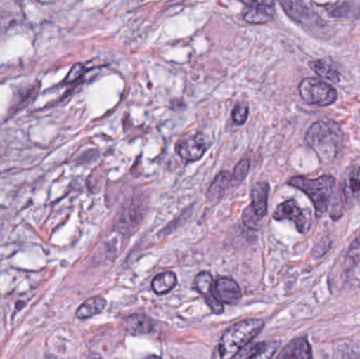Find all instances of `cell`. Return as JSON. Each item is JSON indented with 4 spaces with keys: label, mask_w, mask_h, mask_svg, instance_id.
Masks as SVG:
<instances>
[{
    "label": "cell",
    "mask_w": 360,
    "mask_h": 359,
    "mask_svg": "<svg viewBox=\"0 0 360 359\" xmlns=\"http://www.w3.org/2000/svg\"><path fill=\"white\" fill-rule=\"evenodd\" d=\"M342 141V130L331 120L315 122L306 135V143L323 164H329L338 157Z\"/></svg>",
    "instance_id": "cell-1"
},
{
    "label": "cell",
    "mask_w": 360,
    "mask_h": 359,
    "mask_svg": "<svg viewBox=\"0 0 360 359\" xmlns=\"http://www.w3.org/2000/svg\"><path fill=\"white\" fill-rule=\"evenodd\" d=\"M264 320L257 318L243 320L228 329L214 352V359H233L264 329Z\"/></svg>",
    "instance_id": "cell-2"
},
{
    "label": "cell",
    "mask_w": 360,
    "mask_h": 359,
    "mask_svg": "<svg viewBox=\"0 0 360 359\" xmlns=\"http://www.w3.org/2000/svg\"><path fill=\"white\" fill-rule=\"evenodd\" d=\"M289 183L292 187L304 192L312 200L319 212L328 213L332 207H335L338 192L333 177L321 176L316 179L294 177Z\"/></svg>",
    "instance_id": "cell-3"
},
{
    "label": "cell",
    "mask_w": 360,
    "mask_h": 359,
    "mask_svg": "<svg viewBox=\"0 0 360 359\" xmlns=\"http://www.w3.org/2000/svg\"><path fill=\"white\" fill-rule=\"evenodd\" d=\"M270 187L268 183H258L251 192V206L248 207L243 214V221L245 227L251 230L259 229L262 219L268 211V197Z\"/></svg>",
    "instance_id": "cell-4"
},
{
    "label": "cell",
    "mask_w": 360,
    "mask_h": 359,
    "mask_svg": "<svg viewBox=\"0 0 360 359\" xmlns=\"http://www.w3.org/2000/svg\"><path fill=\"white\" fill-rule=\"evenodd\" d=\"M300 97L311 105H332L338 99L335 89L317 78H306L300 84Z\"/></svg>",
    "instance_id": "cell-5"
},
{
    "label": "cell",
    "mask_w": 360,
    "mask_h": 359,
    "mask_svg": "<svg viewBox=\"0 0 360 359\" xmlns=\"http://www.w3.org/2000/svg\"><path fill=\"white\" fill-rule=\"evenodd\" d=\"M273 217L276 221H293L300 233H307L312 226V217L308 210H304L298 206L295 200H287L277 207Z\"/></svg>",
    "instance_id": "cell-6"
},
{
    "label": "cell",
    "mask_w": 360,
    "mask_h": 359,
    "mask_svg": "<svg viewBox=\"0 0 360 359\" xmlns=\"http://www.w3.org/2000/svg\"><path fill=\"white\" fill-rule=\"evenodd\" d=\"M207 148V139L202 134L184 135L176 143L177 154L188 162L200 159Z\"/></svg>",
    "instance_id": "cell-7"
},
{
    "label": "cell",
    "mask_w": 360,
    "mask_h": 359,
    "mask_svg": "<svg viewBox=\"0 0 360 359\" xmlns=\"http://www.w3.org/2000/svg\"><path fill=\"white\" fill-rule=\"evenodd\" d=\"M213 293L215 299L222 305H236L241 299L240 288L231 278H217L213 284Z\"/></svg>",
    "instance_id": "cell-8"
},
{
    "label": "cell",
    "mask_w": 360,
    "mask_h": 359,
    "mask_svg": "<svg viewBox=\"0 0 360 359\" xmlns=\"http://www.w3.org/2000/svg\"><path fill=\"white\" fill-rule=\"evenodd\" d=\"M247 11L243 14V19L249 23H266L275 17V6L273 1H249L243 2Z\"/></svg>",
    "instance_id": "cell-9"
},
{
    "label": "cell",
    "mask_w": 360,
    "mask_h": 359,
    "mask_svg": "<svg viewBox=\"0 0 360 359\" xmlns=\"http://www.w3.org/2000/svg\"><path fill=\"white\" fill-rule=\"evenodd\" d=\"M213 278L209 272H201L195 278L194 287L197 292L205 299V303L209 306L212 312L215 314H221L224 312V305L220 303L214 296Z\"/></svg>",
    "instance_id": "cell-10"
},
{
    "label": "cell",
    "mask_w": 360,
    "mask_h": 359,
    "mask_svg": "<svg viewBox=\"0 0 360 359\" xmlns=\"http://www.w3.org/2000/svg\"><path fill=\"white\" fill-rule=\"evenodd\" d=\"M312 352L308 341L304 337L294 339L288 344L277 359H311Z\"/></svg>",
    "instance_id": "cell-11"
},
{
    "label": "cell",
    "mask_w": 360,
    "mask_h": 359,
    "mask_svg": "<svg viewBox=\"0 0 360 359\" xmlns=\"http://www.w3.org/2000/svg\"><path fill=\"white\" fill-rule=\"evenodd\" d=\"M342 192L348 200L360 196V158L351 166L345 177Z\"/></svg>",
    "instance_id": "cell-12"
},
{
    "label": "cell",
    "mask_w": 360,
    "mask_h": 359,
    "mask_svg": "<svg viewBox=\"0 0 360 359\" xmlns=\"http://www.w3.org/2000/svg\"><path fill=\"white\" fill-rule=\"evenodd\" d=\"M310 67L321 77L329 79L330 81H340V72L329 59H317V60L311 61Z\"/></svg>",
    "instance_id": "cell-13"
},
{
    "label": "cell",
    "mask_w": 360,
    "mask_h": 359,
    "mask_svg": "<svg viewBox=\"0 0 360 359\" xmlns=\"http://www.w3.org/2000/svg\"><path fill=\"white\" fill-rule=\"evenodd\" d=\"M105 306H107V301L105 299L101 296L93 297L80 306L79 309L76 312V318L79 320L93 318L101 313L105 309Z\"/></svg>",
    "instance_id": "cell-14"
},
{
    "label": "cell",
    "mask_w": 360,
    "mask_h": 359,
    "mask_svg": "<svg viewBox=\"0 0 360 359\" xmlns=\"http://www.w3.org/2000/svg\"><path fill=\"white\" fill-rule=\"evenodd\" d=\"M124 327L131 334H147L153 326L147 316L132 315L124 320Z\"/></svg>",
    "instance_id": "cell-15"
},
{
    "label": "cell",
    "mask_w": 360,
    "mask_h": 359,
    "mask_svg": "<svg viewBox=\"0 0 360 359\" xmlns=\"http://www.w3.org/2000/svg\"><path fill=\"white\" fill-rule=\"evenodd\" d=\"M177 284V278L173 272H164L158 274L152 282L154 292L158 295L167 294L174 289Z\"/></svg>",
    "instance_id": "cell-16"
},
{
    "label": "cell",
    "mask_w": 360,
    "mask_h": 359,
    "mask_svg": "<svg viewBox=\"0 0 360 359\" xmlns=\"http://www.w3.org/2000/svg\"><path fill=\"white\" fill-rule=\"evenodd\" d=\"M281 6L289 16L300 22H306L307 19L310 18V8L306 6V4L300 1H281Z\"/></svg>",
    "instance_id": "cell-17"
},
{
    "label": "cell",
    "mask_w": 360,
    "mask_h": 359,
    "mask_svg": "<svg viewBox=\"0 0 360 359\" xmlns=\"http://www.w3.org/2000/svg\"><path fill=\"white\" fill-rule=\"evenodd\" d=\"M359 2H338V4H327V10L330 14L336 17H349L359 16L360 8H354L355 6H359Z\"/></svg>",
    "instance_id": "cell-18"
},
{
    "label": "cell",
    "mask_w": 360,
    "mask_h": 359,
    "mask_svg": "<svg viewBox=\"0 0 360 359\" xmlns=\"http://www.w3.org/2000/svg\"><path fill=\"white\" fill-rule=\"evenodd\" d=\"M231 183V174L226 171L219 173L214 179L212 183L211 187L209 188L207 191V197L209 198H219L224 195L226 190L228 189L229 185Z\"/></svg>",
    "instance_id": "cell-19"
},
{
    "label": "cell",
    "mask_w": 360,
    "mask_h": 359,
    "mask_svg": "<svg viewBox=\"0 0 360 359\" xmlns=\"http://www.w3.org/2000/svg\"><path fill=\"white\" fill-rule=\"evenodd\" d=\"M279 348L278 341H268L256 345L245 359H271Z\"/></svg>",
    "instance_id": "cell-20"
},
{
    "label": "cell",
    "mask_w": 360,
    "mask_h": 359,
    "mask_svg": "<svg viewBox=\"0 0 360 359\" xmlns=\"http://www.w3.org/2000/svg\"><path fill=\"white\" fill-rule=\"evenodd\" d=\"M249 116V105L245 103H237L232 112L233 122L237 124H243Z\"/></svg>",
    "instance_id": "cell-21"
},
{
    "label": "cell",
    "mask_w": 360,
    "mask_h": 359,
    "mask_svg": "<svg viewBox=\"0 0 360 359\" xmlns=\"http://www.w3.org/2000/svg\"><path fill=\"white\" fill-rule=\"evenodd\" d=\"M250 170V160L243 159L234 169L233 177L235 181H241L247 176L248 172Z\"/></svg>",
    "instance_id": "cell-22"
},
{
    "label": "cell",
    "mask_w": 360,
    "mask_h": 359,
    "mask_svg": "<svg viewBox=\"0 0 360 359\" xmlns=\"http://www.w3.org/2000/svg\"><path fill=\"white\" fill-rule=\"evenodd\" d=\"M86 67L82 63H76L73 65L70 73L68 74L67 78H65V82L67 84H71V82L76 81L80 76L84 75L86 72Z\"/></svg>",
    "instance_id": "cell-23"
},
{
    "label": "cell",
    "mask_w": 360,
    "mask_h": 359,
    "mask_svg": "<svg viewBox=\"0 0 360 359\" xmlns=\"http://www.w3.org/2000/svg\"><path fill=\"white\" fill-rule=\"evenodd\" d=\"M350 255L354 261H360V238L355 240L350 250Z\"/></svg>",
    "instance_id": "cell-24"
},
{
    "label": "cell",
    "mask_w": 360,
    "mask_h": 359,
    "mask_svg": "<svg viewBox=\"0 0 360 359\" xmlns=\"http://www.w3.org/2000/svg\"><path fill=\"white\" fill-rule=\"evenodd\" d=\"M148 359H160V358H158V356H151V358H149Z\"/></svg>",
    "instance_id": "cell-25"
}]
</instances>
